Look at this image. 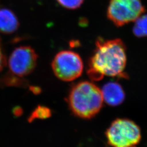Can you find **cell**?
<instances>
[{"instance_id":"obj_1","label":"cell","mask_w":147,"mask_h":147,"mask_svg":"<svg viewBox=\"0 0 147 147\" xmlns=\"http://www.w3.org/2000/svg\"><path fill=\"white\" fill-rule=\"evenodd\" d=\"M126 63V47L121 40L99 38L89 59L87 73L90 79L95 81H100L105 76L127 79L124 73Z\"/></svg>"},{"instance_id":"obj_2","label":"cell","mask_w":147,"mask_h":147,"mask_svg":"<svg viewBox=\"0 0 147 147\" xmlns=\"http://www.w3.org/2000/svg\"><path fill=\"white\" fill-rule=\"evenodd\" d=\"M67 101L75 116L89 119L96 116L103 105L101 89L90 81H81L71 88Z\"/></svg>"},{"instance_id":"obj_3","label":"cell","mask_w":147,"mask_h":147,"mask_svg":"<svg viewBox=\"0 0 147 147\" xmlns=\"http://www.w3.org/2000/svg\"><path fill=\"white\" fill-rule=\"evenodd\" d=\"M38 55L29 46L16 48L7 61L8 72L3 78L5 82L19 81L20 79L32 73L37 66Z\"/></svg>"},{"instance_id":"obj_4","label":"cell","mask_w":147,"mask_h":147,"mask_svg":"<svg viewBox=\"0 0 147 147\" xmlns=\"http://www.w3.org/2000/svg\"><path fill=\"white\" fill-rule=\"evenodd\" d=\"M108 143L112 147H136L141 140L140 127L127 119H117L106 131Z\"/></svg>"},{"instance_id":"obj_5","label":"cell","mask_w":147,"mask_h":147,"mask_svg":"<svg viewBox=\"0 0 147 147\" xmlns=\"http://www.w3.org/2000/svg\"><path fill=\"white\" fill-rule=\"evenodd\" d=\"M51 67L58 79L70 82L81 76L84 70V64L78 53L70 50H63L56 55Z\"/></svg>"},{"instance_id":"obj_6","label":"cell","mask_w":147,"mask_h":147,"mask_svg":"<svg viewBox=\"0 0 147 147\" xmlns=\"http://www.w3.org/2000/svg\"><path fill=\"white\" fill-rule=\"evenodd\" d=\"M144 11L141 0H110L107 16L116 26L121 27L135 21Z\"/></svg>"},{"instance_id":"obj_7","label":"cell","mask_w":147,"mask_h":147,"mask_svg":"<svg viewBox=\"0 0 147 147\" xmlns=\"http://www.w3.org/2000/svg\"><path fill=\"white\" fill-rule=\"evenodd\" d=\"M103 100L107 105L116 106L121 105L125 99V93L120 84L115 82H109L101 89Z\"/></svg>"},{"instance_id":"obj_8","label":"cell","mask_w":147,"mask_h":147,"mask_svg":"<svg viewBox=\"0 0 147 147\" xmlns=\"http://www.w3.org/2000/svg\"><path fill=\"white\" fill-rule=\"evenodd\" d=\"M19 22L17 17L12 11L0 7V32L4 34H11L18 30Z\"/></svg>"},{"instance_id":"obj_9","label":"cell","mask_w":147,"mask_h":147,"mask_svg":"<svg viewBox=\"0 0 147 147\" xmlns=\"http://www.w3.org/2000/svg\"><path fill=\"white\" fill-rule=\"evenodd\" d=\"M135 21L133 28L134 34L138 37H147V14L140 16Z\"/></svg>"},{"instance_id":"obj_10","label":"cell","mask_w":147,"mask_h":147,"mask_svg":"<svg viewBox=\"0 0 147 147\" xmlns=\"http://www.w3.org/2000/svg\"><path fill=\"white\" fill-rule=\"evenodd\" d=\"M51 116V110L47 107L38 106L33 111L28 118V121L31 122L36 119H47Z\"/></svg>"},{"instance_id":"obj_11","label":"cell","mask_w":147,"mask_h":147,"mask_svg":"<svg viewBox=\"0 0 147 147\" xmlns=\"http://www.w3.org/2000/svg\"><path fill=\"white\" fill-rule=\"evenodd\" d=\"M61 5L68 9H76L79 8L84 2V0H57Z\"/></svg>"},{"instance_id":"obj_12","label":"cell","mask_w":147,"mask_h":147,"mask_svg":"<svg viewBox=\"0 0 147 147\" xmlns=\"http://www.w3.org/2000/svg\"><path fill=\"white\" fill-rule=\"evenodd\" d=\"M7 61L6 59V57L2 47L1 42L0 39V73L3 70L5 67L7 65Z\"/></svg>"}]
</instances>
